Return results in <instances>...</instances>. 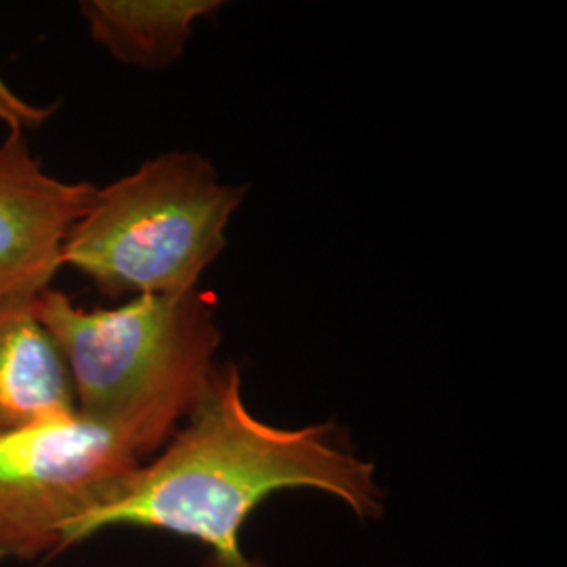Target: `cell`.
<instances>
[{"instance_id": "6", "label": "cell", "mask_w": 567, "mask_h": 567, "mask_svg": "<svg viewBox=\"0 0 567 567\" xmlns=\"http://www.w3.org/2000/svg\"><path fill=\"white\" fill-rule=\"evenodd\" d=\"M76 412L60 347L30 303L0 305V435Z\"/></svg>"}, {"instance_id": "5", "label": "cell", "mask_w": 567, "mask_h": 567, "mask_svg": "<svg viewBox=\"0 0 567 567\" xmlns=\"http://www.w3.org/2000/svg\"><path fill=\"white\" fill-rule=\"evenodd\" d=\"M97 187L44 171L25 133L0 143V305L30 303L51 288L63 244Z\"/></svg>"}, {"instance_id": "3", "label": "cell", "mask_w": 567, "mask_h": 567, "mask_svg": "<svg viewBox=\"0 0 567 567\" xmlns=\"http://www.w3.org/2000/svg\"><path fill=\"white\" fill-rule=\"evenodd\" d=\"M243 200V187L221 182L200 154H161L95 192L63 244L61 267L110 299L196 290Z\"/></svg>"}, {"instance_id": "2", "label": "cell", "mask_w": 567, "mask_h": 567, "mask_svg": "<svg viewBox=\"0 0 567 567\" xmlns=\"http://www.w3.org/2000/svg\"><path fill=\"white\" fill-rule=\"evenodd\" d=\"M32 311L60 347L76 412L118 433L142 458L166 446L203 402L221 332L213 297L196 290L86 309L49 288Z\"/></svg>"}, {"instance_id": "1", "label": "cell", "mask_w": 567, "mask_h": 567, "mask_svg": "<svg viewBox=\"0 0 567 567\" xmlns=\"http://www.w3.org/2000/svg\"><path fill=\"white\" fill-rule=\"evenodd\" d=\"M288 487L328 492L358 517L383 511L377 468L341 446L334 426L267 425L244 402L238 368H217L185 429L102 507L68 527L61 550L112 527H142L203 543L213 567H259L244 557V524L265 498Z\"/></svg>"}, {"instance_id": "4", "label": "cell", "mask_w": 567, "mask_h": 567, "mask_svg": "<svg viewBox=\"0 0 567 567\" xmlns=\"http://www.w3.org/2000/svg\"><path fill=\"white\" fill-rule=\"evenodd\" d=\"M143 465L107 426L79 412L0 435V564L61 550L63 532Z\"/></svg>"}, {"instance_id": "8", "label": "cell", "mask_w": 567, "mask_h": 567, "mask_svg": "<svg viewBox=\"0 0 567 567\" xmlns=\"http://www.w3.org/2000/svg\"><path fill=\"white\" fill-rule=\"evenodd\" d=\"M55 114V105H37L18 95L0 76V122L9 133H25V128H41Z\"/></svg>"}, {"instance_id": "7", "label": "cell", "mask_w": 567, "mask_h": 567, "mask_svg": "<svg viewBox=\"0 0 567 567\" xmlns=\"http://www.w3.org/2000/svg\"><path fill=\"white\" fill-rule=\"evenodd\" d=\"M217 0H84L79 4L91 39L112 58L161 70L182 58L194 23L215 13Z\"/></svg>"}]
</instances>
